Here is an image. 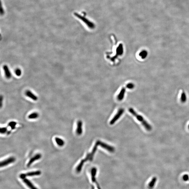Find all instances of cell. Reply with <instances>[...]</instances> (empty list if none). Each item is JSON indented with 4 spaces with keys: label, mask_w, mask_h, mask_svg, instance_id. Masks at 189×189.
I'll use <instances>...</instances> for the list:
<instances>
[{
    "label": "cell",
    "mask_w": 189,
    "mask_h": 189,
    "mask_svg": "<svg viewBox=\"0 0 189 189\" xmlns=\"http://www.w3.org/2000/svg\"><path fill=\"white\" fill-rule=\"evenodd\" d=\"M129 111L130 113H131L133 116H135L136 118L141 122L142 124L144 126V128H145L146 130L148 131H150L152 130V127L151 126L144 118L142 116L137 113L135 110L132 108H130L129 109Z\"/></svg>",
    "instance_id": "obj_1"
},
{
    "label": "cell",
    "mask_w": 189,
    "mask_h": 189,
    "mask_svg": "<svg viewBox=\"0 0 189 189\" xmlns=\"http://www.w3.org/2000/svg\"><path fill=\"white\" fill-rule=\"evenodd\" d=\"M98 146L99 145H98V144H97V143L96 142V144H95L94 146L93 147V149H92L91 152V153H88V154L87 155V156H86L85 158L81 160L80 163H81V164L83 165L84 164V163H85V162H86V161H92L93 158H94V156L95 153L96 151H97V147H98Z\"/></svg>",
    "instance_id": "obj_2"
},
{
    "label": "cell",
    "mask_w": 189,
    "mask_h": 189,
    "mask_svg": "<svg viewBox=\"0 0 189 189\" xmlns=\"http://www.w3.org/2000/svg\"><path fill=\"white\" fill-rule=\"evenodd\" d=\"M96 143L98 144V145L100 146L102 148L107 150L111 153H113L115 152V148L110 145H108L107 144L104 143L100 141H97Z\"/></svg>",
    "instance_id": "obj_3"
},
{
    "label": "cell",
    "mask_w": 189,
    "mask_h": 189,
    "mask_svg": "<svg viewBox=\"0 0 189 189\" xmlns=\"http://www.w3.org/2000/svg\"><path fill=\"white\" fill-rule=\"evenodd\" d=\"M75 15L77 16L78 18H79V19L82 20L83 22H84L87 26L88 27H89L90 29H93L94 28L95 25H94V23L91 22L89 20H88L87 19L85 18V17H83L81 16V15H79V14H78L76 13L75 14Z\"/></svg>",
    "instance_id": "obj_4"
},
{
    "label": "cell",
    "mask_w": 189,
    "mask_h": 189,
    "mask_svg": "<svg viewBox=\"0 0 189 189\" xmlns=\"http://www.w3.org/2000/svg\"><path fill=\"white\" fill-rule=\"evenodd\" d=\"M97 169L96 167H93L92 168L91 170V180L95 184V185L96 186V188L97 189H101L99 184L97 183V181H96V176L97 173Z\"/></svg>",
    "instance_id": "obj_5"
},
{
    "label": "cell",
    "mask_w": 189,
    "mask_h": 189,
    "mask_svg": "<svg viewBox=\"0 0 189 189\" xmlns=\"http://www.w3.org/2000/svg\"><path fill=\"white\" fill-rule=\"evenodd\" d=\"M124 112V110L123 108H121L118 110V111L116 115L114 116L113 118L111 120L110 122V124L111 125H113L117 121V120L120 118L122 116Z\"/></svg>",
    "instance_id": "obj_6"
},
{
    "label": "cell",
    "mask_w": 189,
    "mask_h": 189,
    "mask_svg": "<svg viewBox=\"0 0 189 189\" xmlns=\"http://www.w3.org/2000/svg\"><path fill=\"white\" fill-rule=\"evenodd\" d=\"M15 161V159L14 157H10L8 158L3 160L0 162V167L7 166L10 164L13 163Z\"/></svg>",
    "instance_id": "obj_7"
},
{
    "label": "cell",
    "mask_w": 189,
    "mask_h": 189,
    "mask_svg": "<svg viewBox=\"0 0 189 189\" xmlns=\"http://www.w3.org/2000/svg\"><path fill=\"white\" fill-rule=\"evenodd\" d=\"M41 155L40 153H38V154L35 155L34 156H33V157L31 158L30 160H29V162H28V163L27 164V167H29L31 166V165L36 160H38L40 159H41Z\"/></svg>",
    "instance_id": "obj_8"
},
{
    "label": "cell",
    "mask_w": 189,
    "mask_h": 189,
    "mask_svg": "<svg viewBox=\"0 0 189 189\" xmlns=\"http://www.w3.org/2000/svg\"><path fill=\"white\" fill-rule=\"evenodd\" d=\"M123 45L121 44L119 45L116 49V54L115 55V56L112 57V60H114L117 57V56H121L123 54Z\"/></svg>",
    "instance_id": "obj_9"
},
{
    "label": "cell",
    "mask_w": 189,
    "mask_h": 189,
    "mask_svg": "<svg viewBox=\"0 0 189 189\" xmlns=\"http://www.w3.org/2000/svg\"><path fill=\"white\" fill-rule=\"evenodd\" d=\"M77 127L76 133L78 135H81L82 133L83 129L82 126L83 123L82 121H79L77 123Z\"/></svg>",
    "instance_id": "obj_10"
},
{
    "label": "cell",
    "mask_w": 189,
    "mask_h": 189,
    "mask_svg": "<svg viewBox=\"0 0 189 189\" xmlns=\"http://www.w3.org/2000/svg\"><path fill=\"white\" fill-rule=\"evenodd\" d=\"M23 182L26 185L29 187L30 189H38L36 187H35L33 184L28 179L26 178L22 179Z\"/></svg>",
    "instance_id": "obj_11"
},
{
    "label": "cell",
    "mask_w": 189,
    "mask_h": 189,
    "mask_svg": "<svg viewBox=\"0 0 189 189\" xmlns=\"http://www.w3.org/2000/svg\"><path fill=\"white\" fill-rule=\"evenodd\" d=\"M26 95L27 97L34 101H36L38 99V97L30 91H27L26 92Z\"/></svg>",
    "instance_id": "obj_12"
},
{
    "label": "cell",
    "mask_w": 189,
    "mask_h": 189,
    "mask_svg": "<svg viewBox=\"0 0 189 189\" xmlns=\"http://www.w3.org/2000/svg\"><path fill=\"white\" fill-rule=\"evenodd\" d=\"M157 179L156 177H153L148 184V188L149 189H152L155 186Z\"/></svg>",
    "instance_id": "obj_13"
},
{
    "label": "cell",
    "mask_w": 189,
    "mask_h": 189,
    "mask_svg": "<svg viewBox=\"0 0 189 189\" xmlns=\"http://www.w3.org/2000/svg\"><path fill=\"white\" fill-rule=\"evenodd\" d=\"M3 69L4 71L5 77L7 78H10L11 77V74L9 67L5 65L3 67Z\"/></svg>",
    "instance_id": "obj_14"
},
{
    "label": "cell",
    "mask_w": 189,
    "mask_h": 189,
    "mask_svg": "<svg viewBox=\"0 0 189 189\" xmlns=\"http://www.w3.org/2000/svg\"><path fill=\"white\" fill-rule=\"evenodd\" d=\"M125 92V89L124 88H122L120 93L117 96L118 100H121L124 99Z\"/></svg>",
    "instance_id": "obj_15"
},
{
    "label": "cell",
    "mask_w": 189,
    "mask_h": 189,
    "mask_svg": "<svg viewBox=\"0 0 189 189\" xmlns=\"http://www.w3.org/2000/svg\"><path fill=\"white\" fill-rule=\"evenodd\" d=\"M55 140L58 146H63L64 145H65V141H64L63 139L60 138L56 137L55 138Z\"/></svg>",
    "instance_id": "obj_16"
},
{
    "label": "cell",
    "mask_w": 189,
    "mask_h": 189,
    "mask_svg": "<svg viewBox=\"0 0 189 189\" xmlns=\"http://www.w3.org/2000/svg\"><path fill=\"white\" fill-rule=\"evenodd\" d=\"M41 172L40 171H34V172H29L26 173L27 176L32 177L34 176H39L41 174Z\"/></svg>",
    "instance_id": "obj_17"
},
{
    "label": "cell",
    "mask_w": 189,
    "mask_h": 189,
    "mask_svg": "<svg viewBox=\"0 0 189 189\" xmlns=\"http://www.w3.org/2000/svg\"><path fill=\"white\" fill-rule=\"evenodd\" d=\"M148 56V52L145 50H143L141 51L139 53V56L143 59H144L146 58Z\"/></svg>",
    "instance_id": "obj_18"
},
{
    "label": "cell",
    "mask_w": 189,
    "mask_h": 189,
    "mask_svg": "<svg viewBox=\"0 0 189 189\" xmlns=\"http://www.w3.org/2000/svg\"><path fill=\"white\" fill-rule=\"evenodd\" d=\"M39 114L37 112H33L31 113L28 116V118L30 119H35L39 117Z\"/></svg>",
    "instance_id": "obj_19"
},
{
    "label": "cell",
    "mask_w": 189,
    "mask_h": 189,
    "mask_svg": "<svg viewBox=\"0 0 189 189\" xmlns=\"http://www.w3.org/2000/svg\"><path fill=\"white\" fill-rule=\"evenodd\" d=\"M181 100L182 103H184L186 102L187 100V96L185 91H183L182 92L181 96Z\"/></svg>",
    "instance_id": "obj_20"
},
{
    "label": "cell",
    "mask_w": 189,
    "mask_h": 189,
    "mask_svg": "<svg viewBox=\"0 0 189 189\" xmlns=\"http://www.w3.org/2000/svg\"><path fill=\"white\" fill-rule=\"evenodd\" d=\"M17 122L14 121H11L8 124V126L11 128L12 130L15 129L16 125H17Z\"/></svg>",
    "instance_id": "obj_21"
},
{
    "label": "cell",
    "mask_w": 189,
    "mask_h": 189,
    "mask_svg": "<svg viewBox=\"0 0 189 189\" xmlns=\"http://www.w3.org/2000/svg\"><path fill=\"white\" fill-rule=\"evenodd\" d=\"M8 131V128L7 127H3L0 128V133L1 134H5L7 133Z\"/></svg>",
    "instance_id": "obj_22"
},
{
    "label": "cell",
    "mask_w": 189,
    "mask_h": 189,
    "mask_svg": "<svg viewBox=\"0 0 189 189\" xmlns=\"http://www.w3.org/2000/svg\"><path fill=\"white\" fill-rule=\"evenodd\" d=\"M15 73L17 76L19 77V76H21L22 74V71H21V70L19 69H17L15 70Z\"/></svg>",
    "instance_id": "obj_23"
},
{
    "label": "cell",
    "mask_w": 189,
    "mask_h": 189,
    "mask_svg": "<svg viewBox=\"0 0 189 189\" xmlns=\"http://www.w3.org/2000/svg\"><path fill=\"white\" fill-rule=\"evenodd\" d=\"M134 85L132 83H129L126 85V87L128 89H133L134 88Z\"/></svg>",
    "instance_id": "obj_24"
},
{
    "label": "cell",
    "mask_w": 189,
    "mask_h": 189,
    "mask_svg": "<svg viewBox=\"0 0 189 189\" xmlns=\"http://www.w3.org/2000/svg\"><path fill=\"white\" fill-rule=\"evenodd\" d=\"M183 179L185 181H187L189 179V175H187V174H185V175H184V176L183 177Z\"/></svg>",
    "instance_id": "obj_25"
},
{
    "label": "cell",
    "mask_w": 189,
    "mask_h": 189,
    "mask_svg": "<svg viewBox=\"0 0 189 189\" xmlns=\"http://www.w3.org/2000/svg\"><path fill=\"white\" fill-rule=\"evenodd\" d=\"M26 176L25 173H22V174H20V176H19L20 178L22 179H25L26 178Z\"/></svg>",
    "instance_id": "obj_26"
},
{
    "label": "cell",
    "mask_w": 189,
    "mask_h": 189,
    "mask_svg": "<svg viewBox=\"0 0 189 189\" xmlns=\"http://www.w3.org/2000/svg\"><path fill=\"white\" fill-rule=\"evenodd\" d=\"M7 133H8V134H9L11 133V132H10V131H8V132H7Z\"/></svg>",
    "instance_id": "obj_27"
},
{
    "label": "cell",
    "mask_w": 189,
    "mask_h": 189,
    "mask_svg": "<svg viewBox=\"0 0 189 189\" xmlns=\"http://www.w3.org/2000/svg\"></svg>",
    "instance_id": "obj_28"
}]
</instances>
